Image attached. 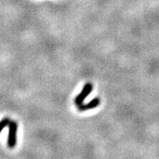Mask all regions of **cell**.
Instances as JSON below:
<instances>
[{"label":"cell","mask_w":159,"mask_h":159,"mask_svg":"<svg viewBox=\"0 0 159 159\" xmlns=\"http://www.w3.org/2000/svg\"><path fill=\"white\" fill-rule=\"evenodd\" d=\"M93 89V86L91 83H86L84 85L83 89H82L81 92L77 96L75 97V104L76 106H80L84 103V100L86 99V98L89 96V95L92 93Z\"/></svg>","instance_id":"2"},{"label":"cell","mask_w":159,"mask_h":159,"mask_svg":"<svg viewBox=\"0 0 159 159\" xmlns=\"http://www.w3.org/2000/svg\"><path fill=\"white\" fill-rule=\"evenodd\" d=\"M8 136H7V146L10 149L15 148L16 144V135L17 129H18V124L16 121L11 120L8 125Z\"/></svg>","instance_id":"1"},{"label":"cell","mask_w":159,"mask_h":159,"mask_svg":"<svg viewBox=\"0 0 159 159\" xmlns=\"http://www.w3.org/2000/svg\"><path fill=\"white\" fill-rule=\"evenodd\" d=\"M11 119L9 118H4L0 121V133L2 132V131L6 127H8L9 124H10Z\"/></svg>","instance_id":"4"},{"label":"cell","mask_w":159,"mask_h":159,"mask_svg":"<svg viewBox=\"0 0 159 159\" xmlns=\"http://www.w3.org/2000/svg\"><path fill=\"white\" fill-rule=\"evenodd\" d=\"M101 100L99 98H94L93 99L90 101L89 102H88L87 104H81L78 106V111H89V110L94 109L96 107H98L100 105Z\"/></svg>","instance_id":"3"}]
</instances>
